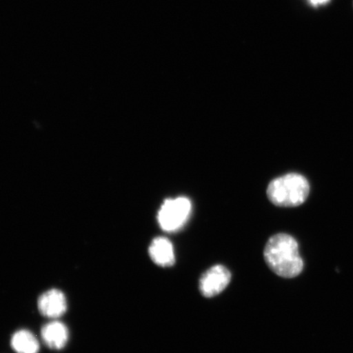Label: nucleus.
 <instances>
[{
    "label": "nucleus",
    "mask_w": 353,
    "mask_h": 353,
    "mask_svg": "<svg viewBox=\"0 0 353 353\" xmlns=\"http://www.w3.org/2000/svg\"><path fill=\"white\" fill-rule=\"evenodd\" d=\"M11 346L17 353H37L39 350L38 339L26 330H19L12 335Z\"/></svg>",
    "instance_id": "8"
},
{
    "label": "nucleus",
    "mask_w": 353,
    "mask_h": 353,
    "mask_svg": "<svg viewBox=\"0 0 353 353\" xmlns=\"http://www.w3.org/2000/svg\"><path fill=\"white\" fill-rule=\"evenodd\" d=\"M329 0H310V2L313 6H319V4H323L327 3Z\"/></svg>",
    "instance_id": "9"
},
{
    "label": "nucleus",
    "mask_w": 353,
    "mask_h": 353,
    "mask_svg": "<svg viewBox=\"0 0 353 353\" xmlns=\"http://www.w3.org/2000/svg\"><path fill=\"white\" fill-rule=\"evenodd\" d=\"M263 254L268 266L278 276L294 278L303 271V262L298 242L288 234L272 236L265 246Z\"/></svg>",
    "instance_id": "1"
},
{
    "label": "nucleus",
    "mask_w": 353,
    "mask_h": 353,
    "mask_svg": "<svg viewBox=\"0 0 353 353\" xmlns=\"http://www.w3.org/2000/svg\"><path fill=\"white\" fill-rule=\"evenodd\" d=\"M41 337L44 343L51 350H60L68 341V327L59 321L48 322L41 330Z\"/></svg>",
    "instance_id": "7"
},
{
    "label": "nucleus",
    "mask_w": 353,
    "mask_h": 353,
    "mask_svg": "<svg viewBox=\"0 0 353 353\" xmlns=\"http://www.w3.org/2000/svg\"><path fill=\"white\" fill-rule=\"evenodd\" d=\"M38 308L41 314L50 319L63 316L68 308V301L61 291L52 289L41 295L38 300Z\"/></svg>",
    "instance_id": "5"
},
{
    "label": "nucleus",
    "mask_w": 353,
    "mask_h": 353,
    "mask_svg": "<svg viewBox=\"0 0 353 353\" xmlns=\"http://www.w3.org/2000/svg\"><path fill=\"white\" fill-rule=\"evenodd\" d=\"M310 192L308 181L301 174H288L269 184L268 196L280 207H296L305 202Z\"/></svg>",
    "instance_id": "2"
},
{
    "label": "nucleus",
    "mask_w": 353,
    "mask_h": 353,
    "mask_svg": "<svg viewBox=\"0 0 353 353\" xmlns=\"http://www.w3.org/2000/svg\"><path fill=\"white\" fill-rule=\"evenodd\" d=\"M192 203L188 198L179 197L166 200L158 212V222L163 231H179L188 222L191 214Z\"/></svg>",
    "instance_id": "3"
},
{
    "label": "nucleus",
    "mask_w": 353,
    "mask_h": 353,
    "mask_svg": "<svg viewBox=\"0 0 353 353\" xmlns=\"http://www.w3.org/2000/svg\"><path fill=\"white\" fill-rule=\"evenodd\" d=\"M231 272L223 265H216L202 275L199 288L203 296L212 298L222 293L230 283Z\"/></svg>",
    "instance_id": "4"
},
{
    "label": "nucleus",
    "mask_w": 353,
    "mask_h": 353,
    "mask_svg": "<svg viewBox=\"0 0 353 353\" xmlns=\"http://www.w3.org/2000/svg\"><path fill=\"white\" fill-rule=\"evenodd\" d=\"M152 261L161 268H170L175 263L174 247L165 237H157L149 247Z\"/></svg>",
    "instance_id": "6"
}]
</instances>
